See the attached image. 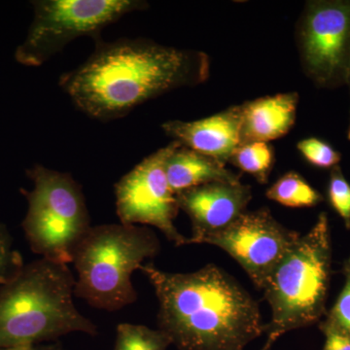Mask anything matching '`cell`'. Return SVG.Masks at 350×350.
Masks as SVG:
<instances>
[{
  "label": "cell",
  "mask_w": 350,
  "mask_h": 350,
  "mask_svg": "<svg viewBox=\"0 0 350 350\" xmlns=\"http://www.w3.org/2000/svg\"><path fill=\"white\" fill-rule=\"evenodd\" d=\"M209 75L211 59L202 51L144 38L98 39L93 54L62 75L59 84L80 111L110 122L172 90L202 84Z\"/></svg>",
  "instance_id": "1"
},
{
  "label": "cell",
  "mask_w": 350,
  "mask_h": 350,
  "mask_svg": "<svg viewBox=\"0 0 350 350\" xmlns=\"http://www.w3.org/2000/svg\"><path fill=\"white\" fill-rule=\"evenodd\" d=\"M159 301V329L178 350H244L264 334L259 305L213 264L193 273L139 269Z\"/></svg>",
  "instance_id": "2"
},
{
  "label": "cell",
  "mask_w": 350,
  "mask_h": 350,
  "mask_svg": "<svg viewBox=\"0 0 350 350\" xmlns=\"http://www.w3.org/2000/svg\"><path fill=\"white\" fill-rule=\"evenodd\" d=\"M75 287L68 265L44 258L25 264L0 285V349L57 342L72 333L96 336L94 322L75 305Z\"/></svg>",
  "instance_id": "3"
},
{
  "label": "cell",
  "mask_w": 350,
  "mask_h": 350,
  "mask_svg": "<svg viewBox=\"0 0 350 350\" xmlns=\"http://www.w3.org/2000/svg\"><path fill=\"white\" fill-rule=\"evenodd\" d=\"M332 254L330 224L321 213L262 284L271 315L264 324L267 342L262 350L271 349L288 332L312 326L326 315Z\"/></svg>",
  "instance_id": "4"
},
{
  "label": "cell",
  "mask_w": 350,
  "mask_h": 350,
  "mask_svg": "<svg viewBox=\"0 0 350 350\" xmlns=\"http://www.w3.org/2000/svg\"><path fill=\"white\" fill-rule=\"evenodd\" d=\"M161 244L155 232L137 225L92 226L73 256L75 296L90 306L116 312L135 303V271L155 257Z\"/></svg>",
  "instance_id": "5"
},
{
  "label": "cell",
  "mask_w": 350,
  "mask_h": 350,
  "mask_svg": "<svg viewBox=\"0 0 350 350\" xmlns=\"http://www.w3.org/2000/svg\"><path fill=\"white\" fill-rule=\"evenodd\" d=\"M33 189L22 228L32 252L62 264L72 262L78 244L92 228L81 186L69 174L36 165L27 170Z\"/></svg>",
  "instance_id": "6"
},
{
  "label": "cell",
  "mask_w": 350,
  "mask_h": 350,
  "mask_svg": "<svg viewBox=\"0 0 350 350\" xmlns=\"http://www.w3.org/2000/svg\"><path fill=\"white\" fill-rule=\"evenodd\" d=\"M31 3L33 21L15 53L16 61L27 66H42L75 39L90 36L98 40L107 25L148 7L142 0H38Z\"/></svg>",
  "instance_id": "7"
},
{
  "label": "cell",
  "mask_w": 350,
  "mask_h": 350,
  "mask_svg": "<svg viewBox=\"0 0 350 350\" xmlns=\"http://www.w3.org/2000/svg\"><path fill=\"white\" fill-rule=\"evenodd\" d=\"M179 145L172 140L144 158L115 185L116 213L122 224L152 226L176 246L188 245V238L174 225L179 206L167 181L165 163Z\"/></svg>",
  "instance_id": "8"
},
{
  "label": "cell",
  "mask_w": 350,
  "mask_h": 350,
  "mask_svg": "<svg viewBox=\"0 0 350 350\" xmlns=\"http://www.w3.org/2000/svg\"><path fill=\"white\" fill-rule=\"evenodd\" d=\"M306 75L321 87L347 83L350 57V1H310L297 31Z\"/></svg>",
  "instance_id": "9"
},
{
  "label": "cell",
  "mask_w": 350,
  "mask_h": 350,
  "mask_svg": "<svg viewBox=\"0 0 350 350\" xmlns=\"http://www.w3.org/2000/svg\"><path fill=\"white\" fill-rule=\"evenodd\" d=\"M300 232L280 224L266 207L246 211L223 231L206 237L200 243L224 250L239 262L255 286L262 284L288 250L300 238Z\"/></svg>",
  "instance_id": "10"
},
{
  "label": "cell",
  "mask_w": 350,
  "mask_h": 350,
  "mask_svg": "<svg viewBox=\"0 0 350 350\" xmlns=\"http://www.w3.org/2000/svg\"><path fill=\"white\" fill-rule=\"evenodd\" d=\"M179 209L187 214L193 234L189 244L227 229L246 213L252 199L250 185L241 182H213L176 194Z\"/></svg>",
  "instance_id": "11"
},
{
  "label": "cell",
  "mask_w": 350,
  "mask_h": 350,
  "mask_svg": "<svg viewBox=\"0 0 350 350\" xmlns=\"http://www.w3.org/2000/svg\"><path fill=\"white\" fill-rule=\"evenodd\" d=\"M162 128L183 146L226 165L241 145V105L195 121L172 120Z\"/></svg>",
  "instance_id": "12"
},
{
  "label": "cell",
  "mask_w": 350,
  "mask_h": 350,
  "mask_svg": "<svg viewBox=\"0 0 350 350\" xmlns=\"http://www.w3.org/2000/svg\"><path fill=\"white\" fill-rule=\"evenodd\" d=\"M299 94L262 96L241 105V145L269 142L286 135L295 125Z\"/></svg>",
  "instance_id": "13"
},
{
  "label": "cell",
  "mask_w": 350,
  "mask_h": 350,
  "mask_svg": "<svg viewBox=\"0 0 350 350\" xmlns=\"http://www.w3.org/2000/svg\"><path fill=\"white\" fill-rule=\"evenodd\" d=\"M167 181L175 195L213 182H241L224 163L179 145L165 163Z\"/></svg>",
  "instance_id": "14"
},
{
  "label": "cell",
  "mask_w": 350,
  "mask_h": 350,
  "mask_svg": "<svg viewBox=\"0 0 350 350\" xmlns=\"http://www.w3.org/2000/svg\"><path fill=\"white\" fill-rule=\"evenodd\" d=\"M266 197L291 208L317 206L323 202L319 191L296 172L283 174L267 190Z\"/></svg>",
  "instance_id": "15"
},
{
  "label": "cell",
  "mask_w": 350,
  "mask_h": 350,
  "mask_svg": "<svg viewBox=\"0 0 350 350\" xmlns=\"http://www.w3.org/2000/svg\"><path fill=\"white\" fill-rule=\"evenodd\" d=\"M229 163L252 175L260 184H267L275 163V149L268 142H250L241 145Z\"/></svg>",
  "instance_id": "16"
},
{
  "label": "cell",
  "mask_w": 350,
  "mask_h": 350,
  "mask_svg": "<svg viewBox=\"0 0 350 350\" xmlns=\"http://www.w3.org/2000/svg\"><path fill=\"white\" fill-rule=\"evenodd\" d=\"M172 345L169 336L160 329L121 323L117 326L113 350H167Z\"/></svg>",
  "instance_id": "17"
},
{
  "label": "cell",
  "mask_w": 350,
  "mask_h": 350,
  "mask_svg": "<svg viewBox=\"0 0 350 350\" xmlns=\"http://www.w3.org/2000/svg\"><path fill=\"white\" fill-rule=\"evenodd\" d=\"M342 273L345 276L344 287L336 303L327 312L326 319L320 322L319 326L350 336V256L344 262Z\"/></svg>",
  "instance_id": "18"
},
{
  "label": "cell",
  "mask_w": 350,
  "mask_h": 350,
  "mask_svg": "<svg viewBox=\"0 0 350 350\" xmlns=\"http://www.w3.org/2000/svg\"><path fill=\"white\" fill-rule=\"evenodd\" d=\"M297 149L306 162L319 169H333L342 158L330 144L317 137L301 140L297 144Z\"/></svg>",
  "instance_id": "19"
},
{
  "label": "cell",
  "mask_w": 350,
  "mask_h": 350,
  "mask_svg": "<svg viewBox=\"0 0 350 350\" xmlns=\"http://www.w3.org/2000/svg\"><path fill=\"white\" fill-rule=\"evenodd\" d=\"M24 266V258L14 248L10 232L0 222V285L10 282Z\"/></svg>",
  "instance_id": "20"
},
{
  "label": "cell",
  "mask_w": 350,
  "mask_h": 350,
  "mask_svg": "<svg viewBox=\"0 0 350 350\" xmlns=\"http://www.w3.org/2000/svg\"><path fill=\"white\" fill-rule=\"evenodd\" d=\"M328 191L332 207L350 230V184L338 165L331 170Z\"/></svg>",
  "instance_id": "21"
},
{
  "label": "cell",
  "mask_w": 350,
  "mask_h": 350,
  "mask_svg": "<svg viewBox=\"0 0 350 350\" xmlns=\"http://www.w3.org/2000/svg\"><path fill=\"white\" fill-rule=\"evenodd\" d=\"M325 336V344L322 350H350V336L334 329L320 327Z\"/></svg>",
  "instance_id": "22"
},
{
  "label": "cell",
  "mask_w": 350,
  "mask_h": 350,
  "mask_svg": "<svg viewBox=\"0 0 350 350\" xmlns=\"http://www.w3.org/2000/svg\"><path fill=\"white\" fill-rule=\"evenodd\" d=\"M0 350H64L63 345L57 342L47 344L19 345V347H7Z\"/></svg>",
  "instance_id": "23"
},
{
  "label": "cell",
  "mask_w": 350,
  "mask_h": 350,
  "mask_svg": "<svg viewBox=\"0 0 350 350\" xmlns=\"http://www.w3.org/2000/svg\"><path fill=\"white\" fill-rule=\"evenodd\" d=\"M347 84H349V87H350V57H349V69H347Z\"/></svg>",
  "instance_id": "24"
},
{
  "label": "cell",
  "mask_w": 350,
  "mask_h": 350,
  "mask_svg": "<svg viewBox=\"0 0 350 350\" xmlns=\"http://www.w3.org/2000/svg\"><path fill=\"white\" fill-rule=\"evenodd\" d=\"M347 137H349V139H350V120H349V133H347Z\"/></svg>",
  "instance_id": "25"
}]
</instances>
